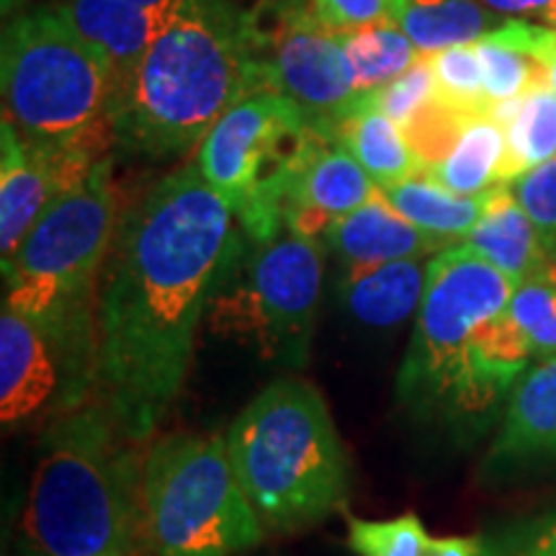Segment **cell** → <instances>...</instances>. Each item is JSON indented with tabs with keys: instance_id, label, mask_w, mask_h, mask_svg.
I'll use <instances>...</instances> for the list:
<instances>
[{
	"instance_id": "17",
	"label": "cell",
	"mask_w": 556,
	"mask_h": 556,
	"mask_svg": "<svg viewBox=\"0 0 556 556\" xmlns=\"http://www.w3.org/2000/svg\"><path fill=\"white\" fill-rule=\"evenodd\" d=\"M319 124H325L332 137L358 160L377 189H389L422 173V163L409 148L400 124L374 109L361 93L338 116Z\"/></svg>"
},
{
	"instance_id": "20",
	"label": "cell",
	"mask_w": 556,
	"mask_h": 556,
	"mask_svg": "<svg viewBox=\"0 0 556 556\" xmlns=\"http://www.w3.org/2000/svg\"><path fill=\"white\" fill-rule=\"evenodd\" d=\"M428 266L422 261H394L368 268H345L340 299L353 319L366 328H397L417 315L426 294Z\"/></svg>"
},
{
	"instance_id": "11",
	"label": "cell",
	"mask_w": 556,
	"mask_h": 556,
	"mask_svg": "<svg viewBox=\"0 0 556 556\" xmlns=\"http://www.w3.org/2000/svg\"><path fill=\"white\" fill-rule=\"evenodd\" d=\"M96 389V338L62 336L5 307L0 315V417L18 428L86 405Z\"/></svg>"
},
{
	"instance_id": "29",
	"label": "cell",
	"mask_w": 556,
	"mask_h": 556,
	"mask_svg": "<svg viewBox=\"0 0 556 556\" xmlns=\"http://www.w3.org/2000/svg\"><path fill=\"white\" fill-rule=\"evenodd\" d=\"M430 539L415 513L392 520L348 518V546L358 556H426Z\"/></svg>"
},
{
	"instance_id": "38",
	"label": "cell",
	"mask_w": 556,
	"mask_h": 556,
	"mask_svg": "<svg viewBox=\"0 0 556 556\" xmlns=\"http://www.w3.org/2000/svg\"><path fill=\"white\" fill-rule=\"evenodd\" d=\"M127 3H135L139 9L155 13V16L163 18L165 24H170L180 11L189 9L193 0H127Z\"/></svg>"
},
{
	"instance_id": "12",
	"label": "cell",
	"mask_w": 556,
	"mask_h": 556,
	"mask_svg": "<svg viewBox=\"0 0 556 556\" xmlns=\"http://www.w3.org/2000/svg\"><path fill=\"white\" fill-rule=\"evenodd\" d=\"M0 139V261L5 266L47 208L88 178L101 152L83 144H26L9 119H3Z\"/></svg>"
},
{
	"instance_id": "8",
	"label": "cell",
	"mask_w": 556,
	"mask_h": 556,
	"mask_svg": "<svg viewBox=\"0 0 556 556\" xmlns=\"http://www.w3.org/2000/svg\"><path fill=\"white\" fill-rule=\"evenodd\" d=\"M518 283L464 242L433 255L426 294L415 315L397 400L417 417L454 420L469 345L477 330L503 315Z\"/></svg>"
},
{
	"instance_id": "27",
	"label": "cell",
	"mask_w": 556,
	"mask_h": 556,
	"mask_svg": "<svg viewBox=\"0 0 556 556\" xmlns=\"http://www.w3.org/2000/svg\"><path fill=\"white\" fill-rule=\"evenodd\" d=\"M507 315L523 332L533 361L556 356V258L536 276L518 283Z\"/></svg>"
},
{
	"instance_id": "21",
	"label": "cell",
	"mask_w": 556,
	"mask_h": 556,
	"mask_svg": "<svg viewBox=\"0 0 556 556\" xmlns=\"http://www.w3.org/2000/svg\"><path fill=\"white\" fill-rule=\"evenodd\" d=\"M505 131V160L500 184L507 186L523 173L556 157V93L552 86H536L516 101L492 109Z\"/></svg>"
},
{
	"instance_id": "7",
	"label": "cell",
	"mask_w": 556,
	"mask_h": 556,
	"mask_svg": "<svg viewBox=\"0 0 556 556\" xmlns=\"http://www.w3.org/2000/svg\"><path fill=\"white\" fill-rule=\"evenodd\" d=\"M116 227L111 160L103 157L83 184L47 208L3 266L5 307L62 336L96 338L90 289L109 258Z\"/></svg>"
},
{
	"instance_id": "24",
	"label": "cell",
	"mask_w": 556,
	"mask_h": 556,
	"mask_svg": "<svg viewBox=\"0 0 556 556\" xmlns=\"http://www.w3.org/2000/svg\"><path fill=\"white\" fill-rule=\"evenodd\" d=\"M381 197L394 212L413 222L415 227H420L422 232L448 242H462L482 219L490 193L456 197L430 178L415 176L397 186L381 189Z\"/></svg>"
},
{
	"instance_id": "28",
	"label": "cell",
	"mask_w": 556,
	"mask_h": 556,
	"mask_svg": "<svg viewBox=\"0 0 556 556\" xmlns=\"http://www.w3.org/2000/svg\"><path fill=\"white\" fill-rule=\"evenodd\" d=\"M433 70L435 99L464 116L492 114L484 73L475 45H458L428 58Z\"/></svg>"
},
{
	"instance_id": "3",
	"label": "cell",
	"mask_w": 556,
	"mask_h": 556,
	"mask_svg": "<svg viewBox=\"0 0 556 556\" xmlns=\"http://www.w3.org/2000/svg\"><path fill=\"white\" fill-rule=\"evenodd\" d=\"M142 467L99 397L54 417L21 516L26 556H135Z\"/></svg>"
},
{
	"instance_id": "40",
	"label": "cell",
	"mask_w": 556,
	"mask_h": 556,
	"mask_svg": "<svg viewBox=\"0 0 556 556\" xmlns=\"http://www.w3.org/2000/svg\"><path fill=\"white\" fill-rule=\"evenodd\" d=\"M289 9H307V3H304V0H278V11Z\"/></svg>"
},
{
	"instance_id": "2",
	"label": "cell",
	"mask_w": 556,
	"mask_h": 556,
	"mask_svg": "<svg viewBox=\"0 0 556 556\" xmlns=\"http://www.w3.org/2000/svg\"><path fill=\"white\" fill-rule=\"evenodd\" d=\"M258 18L229 0H193L116 83L114 142L137 155H180L235 103L274 88Z\"/></svg>"
},
{
	"instance_id": "9",
	"label": "cell",
	"mask_w": 556,
	"mask_h": 556,
	"mask_svg": "<svg viewBox=\"0 0 556 556\" xmlns=\"http://www.w3.org/2000/svg\"><path fill=\"white\" fill-rule=\"evenodd\" d=\"M323 253L317 240L281 232L250 242L208 304L212 330L258 348L263 358L302 368L315 332Z\"/></svg>"
},
{
	"instance_id": "13",
	"label": "cell",
	"mask_w": 556,
	"mask_h": 556,
	"mask_svg": "<svg viewBox=\"0 0 556 556\" xmlns=\"http://www.w3.org/2000/svg\"><path fill=\"white\" fill-rule=\"evenodd\" d=\"M281 29L266 60L274 90L299 103L315 122H330L356 101V73L340 34L309 16L307 9L278 11Z\"/></svg>"
},
{
	"instance_id": "6",
	"label": "cell",
	"mask_w": 556,
	"mask_h": 556,
	"mask_svg": "<svg viewBox=\"0 0 556 556\" xmlns=\"http://www.w3.org/2000/svg\"><path fill=\"white\" fill-rule=\"evenodd\" d=\"M266 533L235 477L225 435L176 433L144 454L139 544L150 556H240Z\"/></svg>"
},
{
	"instance_id": "31",
	"label": "cell",
	"mask_w": 556,
	"mask_h": 556,
	"mask_svg": "<svg viewBox=\"0 0 556 556\" xmlns=\"http://www.w3.org/2000/svg\"><path fill=\"white\" fill-rule=\"evenodd\" d=\"M361 96H364L374 109H379L381 114H387L389 119L405 129L407 124L435 99L433 70H430L428 58H422L417 65L409 67L402 78L389 83V86L374 90V93Z\"/></svg>"
},
{
	"instance_id": "33",
	"label": "cell",
	"mask_w": 556,
	"mask_h": 556,
	"mask_svg": "<svg viewBox=\"0 0 556 556\" xmlns=\"http://www.w3.org/2000/svg\"><path fill=\"white\" fill-rule=\"evenodd\" d=\"M400 0H307V13L323 29L348 34L394 21Z\"/></svg>"
},
{
	"instance_id": "5",
	"label": "cell",
	"mask_w": 556,
	"mask_h": 556,
	"mask_svg": "<svg viewBox=\"0 0 556 556\" xmlns=\"http://www.w3.org/2000/svg\"><path fill=\"white\" fill-rule=\"evenodd\" d=\"M0 80L3 119L26 144L101 152L114 142L116 70L58 9H37L5 26Z\"/></svg>"
},
{
	"instance_id": "18",
	"label": "cell",
	"mask_w": 556,
	"mask_h": 556,
	"mask_svg": "<svg viewBox=\"0 0 556 556\" xmlns=\"http://www.w3.org/2000/svg\"><path fill=\"white\" fill-rule=\"evenodd\" d=\"M492 456L500 462L556 456V356L531 364L513 387Z\"/></svg>"
},
{
	"instance_id": "30",
	"label": "cell",
	"mask_w": 556,
	"mask_h": 556,
	"mask_svg": "<svg viewBox=\"0 0 556 556\" xmlns=\"http://www.w3.org/2000/svg\"><path fill=\"white\" fill-rule=\"evenodd\" d=\"M471 119H475V116L458 114V111L448 109L446 103L433 99L405 129H402L405 131L409 148H413L417 160L422 163V170L441 163V160L456 148L458 137H462V131L467 129V124Z\"/></svg>"
},
{
	"instance_id": "16",
	"label": "cell",
	"mask_w": 556,
	"mask_h": 556,
	"mask_svg": "<svg viewBox=\"0 0 556 556\" xmlns=\"http://www.w3.org/2000/svg\"><path fill=\"white\" fill-rule=\"evenodd\" d=\"M70 26L116 70V83L144 58L165 21L127 0H60L54 5Z\"/></svg>"
},
{
	"instance_id": "10",
	"label": "cell",
	"mask_w": 556,
	"mask_h": 556,
	"mask_svg": "<svg viewBox=\"0 0 556 556\" xmlns=\"http://www.w3.org/2000/svg\"><path fill=\"white\" fill-rule=\"evenodd\" d=\"M323 124L281 90H258L235 103L199 148V170L214 191L242 206L258 186L294 168Z\"/></svg>"
},
{
	"instance_id": "25",
	"label": "cell",
	"mask_w": 556,
	"mask_h": 556,
	"mask_svg": "<svg viewBox=\"0 0 556 556\" xmlns=\"http://www.w3.org/2000/svg\"><path fill=\"white\" fill-rule=\"evenodd\" d=\"M528 26L523 21H507L475 41L492 109L520 99L531 88L548 86L546 70L528 52Z\"/></svg>"
},
{
	"instance_id": "19",
	"label": "cell",
	"mask_w": 556,
	"mask_h": 556,
	"mask_svg": "<svg viewBox=\"0 0 556 556\" xmlns=\"http://www.w3.org/2000/svg\"><path fill=\"white\" fill-rule=\"evenodd\" d=\"M462 242L516 283L536 276L554 261L536 225L528 219L507 186L490 191L482 219Z\"/></svg>"
},
{
	"instance_id": "4",
	"label": "cell",
	"mask_w": 556,
	"mask_h": 556,
	"mask_svg": "<svg viewBox=\"0 0 556 556\" xmlns=\"http://www.w3.org/2000/svg\"><path fill=\"white\" fill-rule=\"evenodd\" d=\"M225 441L242 492L270 531L315 526L351 495L345 446L309 381L276 379L235 417Z\"/></svg>"
},
{
	"instance_id": "36",
	"label": "cell",
	"mask_w": 556,
	"mask_h": 556,
	"mask_svg": "<svg viewBox=\"0 0 556 556\" xmlns=\"http://www.w3.org/2000/svg\"><path fill=\"white\" fill-rule=\"evenodd\" d=\"M490 11H495L497 16H539L556 24V0H479Z\"/></svg>"
},
{
	"instance_id": "26",
	"label": "cell",
	"mask_w": 556,
	"mask_h": 556,
	"mask_svg": "<svg viewBox=\"0 0 556 556\" xmlns=\"http://www.w3.org/2000/svg\"><path fill=\"white\" fill-rule=\"evenodd\" d=\"M340 39L356 73L358 93H374L389 86L422 60L407 34L392 21L340 34Z\"/></svg>"
},
{
	"instance_id": "23",
	"label": "cell",
	"mask_w": 556,
	"mask_h": 556,
	"mask_svg": "<svg viewBox=\"0 0 556 556\" xmlns=\"http://www.w3.org/2000/svg\"><path fill=\"white\" fill-rule=\"evenodd\" d=\"M505 160V131L492 114L475 116L458 137L456 148L420 176L456 197H482L497 189Z\"/></svg>"
},
{
	"instance_id": "22",
	"label": "cell",
	"mask_w": 556,
	"mask_h": 556,
	"mask_svg": "<svg viewBox=\"0 0 556 556\" xmlns=\"http://www.w3.org/2000/svg\"><path fill=\"white\" fill-rule=\"evenodd\" d=\"M397 24L422 58L458 45H475L486 31L503 26L497 13L477 0H400Z\"/></svg>"
},
{
	"instance_id": "39",
	"label": "cell",
	"mask_w": 556,
	"mask_h": 556,
	"mask_svg": "<svg viewBox=\"0 0 556 556\" xmlns=\"http://www.w3.org/2000/svg\"><path fill=\"white\" fill-rule=\"evenodd\" d=\"M24 3H26V0H0V11H3V16L9 18V16H13V13H16Z\"/></svg>"
},
{
	"instance_id": "14",
	"label": "cell",
	"mask_w": 556,
	"mask_h": 556,
	"mask_svg": "<svg viewBox=\"0 0 556 556\" xmlns=\"http://www.w3.org/2000/svg\"><path fill=\"white\" fill-rule=\"evenodd\" d=\"M377 184L358 160L323 124L315 142L291 170L283 191L287 229L317 240V235H328L332 222L356 212L377 197Z\"/></svg>"
},
{
	"instance_id": "1",
	"label": "cell",
	"mask_w": 556,
	"mask_h": 556,
	"mask_svg": "<svg viewBox=\"0 0 556 556\" xmlns=\"http://www.w3.org/2000/svg\"><path fill=\"white\" fill-rule=\"evenodd\" d=\"M242 250L229 201L186 165L127 208L96 309V394L144 443L189 377L201 317Z\"/></svg>"
},
{
	"instance_id": "32",
	"label": "cell",
	"mask_w": 556,
	"mask_h": 556,
	"mask_svg": "<svg viewBox=\"0 0 556 556\" xmlns=\"http://www.w3.org/2000/svg\"><path fill=\"white\" fill-rule=\"evenodd\" d=\"M520 208L539 229L548 250L556 248V157L507 184Z\"/></svg>"
},
{
	"instance_id": "34",
	"label": "cell",
	"mask_w": 556,
	"mask_h": 556,
	"mask_svg": "<svg viewBox=\"0 0 556 556\" xmlns=\"http://www.w3.org/2000/svg\"><path fill=\"white\" fill-rule=\"evenodd\" d=\"M484 556H556V510L482 539Z\"/></svg>"
},
{
	"instance_id": "15",
	"label": "cell",
	"mask_w": 556,
	"mask_h": 556,
	"mask_svg": "<svg viewBox=\"0 0 556 556\" xmlns=\"http://www.w3.org/2000/svg\"><path fill=\"white\" fill-rule=\"evenodd\" d=\"M325 238L345 268H368L394 261H422L451 245H458V242L422 232L420 227L407 222L387 204L381 189L356 212L332 222Z\"/></svg>"
},
{
	"instance_id": "37",
	"label": "cell",
	"mask_w": 556,
	"mask_h": 556,
	"mask_svg": "<svg viewBox=\"0 0 556 556\" xmlns=\"http://www.w3.org/2000/svg\"><path fill=\"white\" fill-rule=\"evenodd\" d=\"M426 556H484V546H482V539L443 536V539H430Z\"/></svg>"
},
{
	"instance_id": "35",
	"label": "cell",
	"mask_w": 556,
	"mask_h": 556,
	"mask_svg": "<svg viewBox=\"0 0 556 556\" xmlns=\"http://www.w3.org/2000/svg\"><path fill=\"white\" fill-rule=\"evenodd\" d=\"M528 52L541 62L546 70L548 86L556 93V29H544V26H528Z\"/></svg>"
}]
</instances>
